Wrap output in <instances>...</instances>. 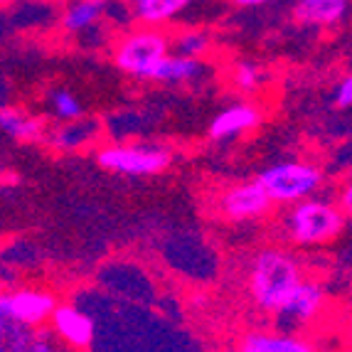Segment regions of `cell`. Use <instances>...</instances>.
<instances>
[{"label": "cell", "mask_w": 352, "mask_h": 352, "mask_svg": "<svg viewBox=\"0 0 352 352\" xmlns=\"http://www.w3.org/2000/svg\"><path fill=\"white\" fill-rule=\"evenodd\" d=\"M305 271L294 249L269 244L254 252L247 271V294L261 316L276 318L286 300L303 283Z\"/></svg>", "instance_id": "6da1fadb"}, {"label": "cell", "mask_w": 352, "mask_h": 352, "mask_svg": "<svg viewBox=\"0 0 352 352\" xmlns=\"http://www.w3.org/2000/svg\"><path fill=\"white\" fill-rule=\"evenodd\" d=\"M347 224H350V219H347L340 202L318 197V195L286 207L283 217L278 219L283 239L294 249L330 247L345 234Z\"/></svg>", "instance_id": "7a4b0ae2"}, {"label": "cell", "mask_w": 352, "mask_h": 352, "mask_svg": "<svg viewBox=\"0 0 352 352\" xmlns=\"http://www.w3.org/2000/svg\"><path fill=\"white\" fill-rule=\"evenodd\" d=\"M173 37L163 32V28H148L138 25L113 42V65L131 79L153 82V76L163 65V59L170 54Z\"/></svg>", "instance_id": "3957f363"}, {"label": "cell", "mask_w": 352, "mask_h": 352, "mask_svg": "<svg viewBox=\"0 0 352 352\" xmlns=\"http://www.w3.org/2000/svg\"><path fill=\"white\" fill-rule=\"evenodd\" d=\"M256 180L264 185L276 207H291L300 200L316 197L325 185L323 170L308 160H283L258 173Z\"/></svg>", "instance_id": "277c9868"}, {"label": "cell", "mask_w": 352, "mask_h": 352, "mask_svg": "<svg viewBox=\"0 0 352 352\" xmlns=\"http://www.w3.org/2000/svg\"><path fill=\"white\" fill-rule=\"evenodd\" d=\"M96 165L109 173L129 177H151L168 170L173 163V153L163 146H124L109 143L96 148Z\"/></svg>", "instance_id": "5b68a950"}, {"label": "cell", "mask_w": 352, "mask_h": 352, "mask_svg": "<svg viewBox=\"0 0 352 352\" xmlns=\"http://www.w3.org/2000/svg\"><path fill=\"white\" fill-rule=\"evenodd\" d=\"M59 298L54 291L40 286H20L12 291H3L0 296V318L12 320L25 328L40 330L50 325Z\"/></svg>", "instance_id": "8992f818"}, {"label": "cell", "mask_w": 352, "mask_h": 352, "mask_svg": "<svg viewBox=\"0 0 352 352\" xmlns=\"http://www.w3.org/2000/svg\"><path fill=\"white\" fill-rule=\"evenodd\" d=\"M274 200L269 197V192L264 190V185L254 177V180L236 182V185H229L222 192L217 195L214 200V210L224 222L241 224V222H254V219H261L266 214H271L274 210Z\"/></svg>", "instance_id": "52a82bcc"}, {"label": "cell", "mask_w": 352, "mask_h": 352, "mask_svg": "<svg viewBox=\"0 0 352 352\" xmlns=\"http://www.w3.org/2000/svg\"><path fill=\"white\" fill-rule=\"evenodd\" d=\"M325 305H328V294L320 281L316 278H303L296 294L286 300L276 316V325L283 330H305L323 316Z\"/></svg>", "instance_id": "ba28073f"}, {"label": "cell", "mask_w": 352, "mask_h": 352, "mask_svg": "<svg viewBox=\"0 0 352 352\" xmlns=\"http://www.w3.org/2000/svg\"><path fill=\"white\" fill-rule=\"evenodd\" d=\"M50 330L59 340V345H65L72 352H87L96 338L94 318L82 308H76L74 303H62V300L52 313Z\"/></svg>", "instance_id": "9c48e42d"}, {"label": "cell", "mask_w": 352, "mask_h": 352, "mask_svg": "<svg viewBox=\"0 0 352 352\" xmlns=\"http://www.w3.org/2000/svg\"><path fill=\"white\" fill-rule=\"evenodd\" d=\"M241 352H323L316 340L298 330L283 328H247L236 338Z\"/></svg>", "instance_id": "30bf717a"}, {"label": "cell", "mask_w": 352, "mask_h": 352, "mask_svg": "<svg viewBox=\"0 0 352 352\" xmlns=\"http://www.w3.org/2000/svg\"><path fill=\"white\" fill-rule=\"evenodd\" d=\"M264 124V111L261 106L254 101H239L212 116L207 126V135L212 141H229V138H239V135L254 133L258 126Z\"/></svg>", "instance_id": "8fae6325"}, {"label": "cell", "mask_w": 352, "mask_h": 352, "mask_svg": "<svg viewBox=\"0 0 352 352\" xmlns=\"http://www.w3.org/2000/svg\"><path fill=\"white\" fill-rule=\"evenodd\" d=\"M350 0H296L294 20L303 28H335L347 18Z\"/></svg>", "instance_id": "7c38bea8"}, {"label": "cell", "mask_w": 352, "mask_h": 352, "mask_svg": "<svg viewBox=\"0 0 352 352\" xmlns=\"http://www.w3.org/2000/svg\"><path fill=\"white\" fill-rule=\"evenodd\" d=\"M0 131L15 143H37L45 141V135H47L45 118L12 104H6L0 111Z\"/></svg>", "instance_id": "4fadbf2b"}, {"label": "cell", "mask_w": 352, "mask_h": 352, "mask_svg": "<svg viewBox=\"0 0 352 352\" xmlns=\"http://www.w3.org/2000/svg\"><path fill=\"white\" fill-rule=\"evenodd\" d=\"M111 0H69L59 15V28L67 35H84L104 23Z\"/></svg>", "instance_id": "5bb4252c"}, {"label": "cell", "mask_w": 352, "mask_h": 352, "mask_svg": "<svg viewBox=\"0 0 352 352\" xmlns=\"http://www.w3.org/2000/svg\"><path fill=\"white\" fill-rule=\"evenodd\" d=\"M207 72L205 59L188 57V54L170 52L158 67L153 84H163V87H185V84L200 82Z\"/></svg>", "instance_id": "9a60e30c"}, {"label": "cell", "mask_w": 352, "mask_h": 352, "mask_svg": "<svg viewBox=\"0 0 352 352\" xmlns=\"http://www.w3.org/2000/svg\"><path fill=\"white\" fill-rule=\"evenodd\" d=\"M195 0H129L131 18L148 28H165L192 6Z\"/></svg>", "instance_id": "2e32d148"}, {"label": "cell", "mask_w": 352, "mask_h": 352, "mask_svg": "<svg viewBox=\"0 0 352 352\" xmlns=\"http://www.w3.org/2000/svg\"><path fill=\"white\" fill-rule=\"evenodd\" d=\"M96 131H99L96 121H91V118H79V121H67V124H62L57 131L45 135V141L52 148H57V151L72 153V151H79V148L89 146V143H94Z\"/></svg>", "instance_id": "e0dca14e"}, {"label": "cell", "mask_w": 352, "mask_h": 352, "mask_svg": "<svg viewBox=\"0 0 352 352\" xmlns=\"http://www.w3.org/2000/svg\"><path fill=\"white\" fill-rule=\"evenodd\" d=\"M232 87L239 91L241 96H256L266 84V72L264 67L254 62V59H236L234 65H232Z\"/></svg>", "instance_id": "ac0fdd59"}, {"label": "cell", "mask_w": 352, "mask_h": 352, "mask_svg": "<svg viewBox=\"0 0 352 352\" xmlns=\"http://www.w3.org/2000/svg\"><path fill=\"white\" fill-rule=\"evenodd\" d=\"M173 50H175L177 54L205 59L212 50V37L207 35L205 30H197V28L180 30V32L173 37Z\"/></svg>", "instance_id": "d6986e66"}, {"label": "cell", "mask_w": 352, "mask_h": 352, "mask_svg": "<svg viewBox=\"0 0 352 352\" xmlns=\"http://www.w3.org/2000/svg\"><path fill=\"white\" fill-rule=\"evenodd\" d=\"M47 106H50V113H52L54 118H59L62 124L84 118L82 101L76 99L72 91H67V89H50L47 91Z\"/></svg>", "instance_id": "ffe728a7"}, {"label": "cell", "mask_w": 352, "mask_h": 352, "mask_svg": "<svg viewBox=\"0 0 352 352\" xmlns=\"http://www.w3.org/2000/svg\"><path fill=\"white\" fill-rule=\"evenodd\" d=\"M52 333V330H50ZM47 330H35L32 333V340H30V345H28V350L25 352H57V338L54 335H50Z\"/></svg>", "instance_id": "44dd1931"}, {"label": "cell", "mask_w": 352, "mask_h": 352, "mask_svg": "<svg viewBox=\"0 0 352 352\" xmlns=\"http://www.w3.org/2000/svg\"><path fill=\"white\" fill-rule=\"evenodd\" d=\"M335 106L338 109H352V72L342 76L335 87Z\"/></svg>", "instance_id": "7402d4cb"}, {"label": "cell", "mask_w": 352, "mask_h": 352, "mask_svg": "<svg viewBox=\"0 0 352 352\" xmlns=\"http://www.w3.org/2000/svg\"><path fill=\"white\" fill-rule=\"evenodd\" d=\"M338 202L342 205V210H345L347 219H350V224H352V175H347L345 182L340 185V192H338Z\"/></svg>", "instance_id": "603a6c76"}, {"label": "cell", "mask_w": 352, "mask_h": 352, "mask_svg": "<svg viewBox=\"0 0 352 352\" xmlns=\"http://www.w3.org/2000/svg\"><path fill=\"white\" fill-rule=\"evenodd\" d=\"M236 8H264L269 6L271 0H232Z\"/></svg>", "instance_id": "cb8c5ba5"}, {"label": "cell", "mask_w": 352, "mask_h": 352, "mask_svg": "<svg viewBox=\"0 0 352 352\" xmlns=\"http://www.w3.org/2000/svg\"><path fill=\"white\" fill-rule=\"evenodd\" d=\"M214 352H241L236 345H227V347H219V350H214Z\"/></svg>", "instance_id": "d4e9b609"}, {"label": "cell", "mask_w": 352, "mask_h": 352, "mask_svg": "<svg viewBox=\"0 0 352 352\" xmlns=\"http://www.w3.org/2000/svg\"><path fill=\"white\" fill-rule=\"evenodd\" d=\"M8 3H12V0H3V6H8Z\"/></svg>", "instance_id": "484cf974"}]
</instances>
